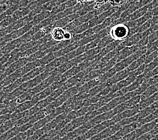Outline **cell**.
I'll return each mask as SVG.
<instances>
[{
	"label": "cell",
	"mask_w": 158,
	"mask_h": 140,
	"mask_svg": "<svg viewBox=\"0 0 158 140\" xmlns=\"http://www.w3.org/2000/svg\"><path fill=\"white\" fill-rule=\"evenodd\" d=\"M65 33L66 31L64 28L61 27H55L52 29L50 35L55 41L61 42V41L65 40Z\"/></svg>",
	"instance_id": "7a4b0ae2"
},
{
	"label": "cell",
	"mask_w": 158,
	"mask_h": 140,
	"mask_svg": "<svg viewBox=\"0 0 158 140\" xmlns=\"http://www.w3.org/2000/svg\"><path fill=\"white\" fill-rule=\"evenodd\" d=\"M129 34V29L123 24H118L111 30V36L115 39L120 40L126 38Z\"/></svg>",
	"instance_id": "6da1fadb"
},
{
	"label": "cell",
	"mask_w": 158,
	"mask_h": 140,
	"mask_svg": "<svg viewBox=\"0 0 158 140\" xmlns=\"http://www.w3.org/2000/svg\"><path fill=\"white\" fill-rule=\"evenodd\" d=\"M72 39V34L69 31H66V33L65 35V40H68Z\"/></svg>",
	"instance_id": "3957f363"
}]
</instances>
